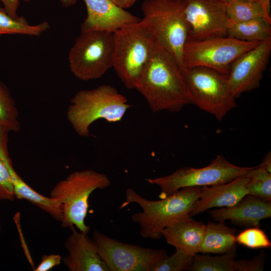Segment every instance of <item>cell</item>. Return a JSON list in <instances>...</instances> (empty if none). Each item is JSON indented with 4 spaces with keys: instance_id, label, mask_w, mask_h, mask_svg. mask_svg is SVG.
Returning <instances> with one entry per match:
<instances>
[{
    "instance_id": "cell-1",
    "label": "cell",
    "mask_w": 271,
    "mask_h": 271,
    "mask_svg": "<svg viewBox=\"0 0 271 271\" xmlns=\"http://www.w3.org/2000/svg\"><path fill=\"white\" fill-rule=\"evenodd\" d=\"M134 89L154 113L178 112L192 104L183 69L174 57L157 43Z\"/></svg>"
},
{
    "instance_id": "cell-2",
    "label": "cell",
    "mask_w": 271,
    "mask_h": 271,
    "mask_svg": "<svg viewBox=\"0 0 271 271\" xmlns=\"http://www.w3.org/2000/svg\"><path fill=\"white\" fill-rule=\"evenodd\" d=\"M201 187L182 188L159 200H150L133 189L125 192V201L119 209L130 203H136L142 211L134 213L131 220L140 226V234L144 238L154 240L162 237V231L175 222L190 216L192 207L198 199Z\"/></svg>"
},
{
    "instance_id": "cell-3",
    "label": "cell",
    "mask_w": 271,
    "mask_h": 271,
    "mask_svg": "<svg viewBox=\"0 0 271 271\" xmlns=\"http://www.w3.org/2000/svg\"><path fill=\"white\" fill-rule=\"evenodd\" d=\"M131 106L114 87L104 84L76 92L71 99L66 116L79 136L88 137L93 122L100 119L109 122L120 121Z\"/></svg>"
},
{
    "instance_id": "cell-4",
    "label": "cell",
    "mask_w": 271,
    "mask_h": 271,
    "mask_svg": "<svg viewBox=\"0 0 271 271\" xmlns=\"http://www.w3.org/2000/svg\"><path fill=\"white\" fill-rule=\"evenodd\" d=\"M113 34L112 67L127 88L134 89L154 51L155 36L142 19Z\"/></svg>"
},
{
    "instance_id": "cell-5",
    "label": "cell",
    "mask_w": 271,
    "mask_h": 271,
    "mask_svg": "<svg viewBox=\"0 0 271 271\" xmlns=\"http://www.w3.org/2000/svg\"><path fill=\"white\" fill-rule=\"evenodd\" d=\"M111 184L105 174L92 170L74 171L58 182L50 191V197L61 205L63 217L61 226H75L79 231L88 234L90 227L85 223L91 193L104 189Z\"/></svg>"
},
{
    "instance_id": "cell-6",
    "label": "cell",
    "mask_w": 271,
    "mask_h": 271,
    "mask_svg": "<svg viewBox=\"0 0 271 271\" xmlns=\"http://www.w3.org/2000/svg\"><path fill=\"white\" fill-rule=\"evenodd\" d=\"M141 10L142 19L156 43L174 57L184 71L183 51L188 37L184 0H145Z\"/></svg>"
},
{
    "instance_id": "cell-7",
    "label": "cell",
    "mask_w": 271,
    "mask_h": 271,
    "mask_svg": "<svg viewBox=\"0 0 271 271\" xmlns=\"http://www.w3.org/2000/svg\"><path fill=\"white\" fill-rule=\"evenodd\" d=\"M114 34L106 31L81 32L68 54L70 70L83 81L101 78L113 65Z\"/></svg>"
},
{
    "instance_id": "cell-8",
    "label": "cell",
    "mask_w": 271,
    "mask_h": 271,
    "mask_svg": "<svg viewBox=\"0 0 271 271\" xmlns=\"http://www.w3.org/2000/svg\"><path fill=\"white\" fill-rule=\"evenodd\" d=\"M184 74L192 104L218 120L237 106L227 75L201 66L190 68Z\"/></svg>"
},
{
    "instance_id": "cell-9",
    "label": "cell",
    "mask_w": 271,
    "mask_h": 271,
    "mask_svg": "<svg viewBox=\"0 0 271 271\" xmlns=\"http://www.w3.org/2000/svg\"><path fill=\"white\" fill-rule=\"evenodd\" d=\"M251 168L234 165L222 155H218L205 167L181 168L170 175L148 179V182L160 187L159 196L163 199L184 188L210 186L229 182L245 174Z\"/></svg>"
},
{
    "instance_id": "cell-10",
    "label": "cell",
    "mask_w": 271,
    "mask_h": 271,
    "mask_svg": "<svg viewBox=\"0 0 271 271\" xmlns=\"http://www.w3.org/2000/svg\"><path fill=\"white\" fill-rule=\"evenodd\" d=\"M259 43L242 41L228 37L187 40L183 51L184 72L192 67L201 66L228 75L233 61Z\"/></svg>"
},
{
    "instance_id": "cell-11",
    "label": "cell",
    "mask_w": 271,
    "mask_h": 271,
    "mask_svg": "<svg viewBox=\"0 0 271 271\" xmlns=\"http://www.w3.org/2000/svg\"><path fill=\"white\" fill-rule=\"evenodd\" d=\"M92 239L109 271H152L168 255L164 249L122 242L96 230H93Z\"/></svg>"
},
{
    "instance_id": "cell-12",
    "label": "cell",
    "mask_w": 271,
    "mask_h": 271,
    "mask_svg": "<svg viewBox=\"0 0 271 271\" xmlns=\"http://www.w3.org/2000/svg\"><path fill=\"white\" fill-rule=\"evenodd\" d=\"M188 28L187 40L227 37L230 20L219 0H184Z\"/></svg>"
},
{
    "instance_id": "cell-13",
    "label": "cell",
    "mask_w": 271,
    "mask_h": 271,
    "mask_svg": "<svg viewBox=\"0 0 271 271\" xmlns=\"http://www.w3.org/2000/svg\"><path fill=\"white\" fill-rule=\"evenodd\" d=\"M270 53L271 37L260 42L233 61L227 77L235 98L259 86Z\"/></svg>"
},
{
    "instance_id": "cell-14",
    "label": "cell",
    "mask_w": 271,
    "mask_h": 271,
    "mask_svg": "<svg viewBox=\"0 0 271 271\" xmlns=\"http://www.w3.org/2000/svg\"><path fill=\"white\" fill-rule=\"evenodd\" d=\"M87 16L81 25V32L106 31L114 33L141 19L120 8L110 0H83Z\"/></svg>"
},
{
    "instance_id": "cell-15",
    "label": "cell",
    "mask_w": 271,
    "mask_h": 271,
    "mask_svg": "<svg viewBox=\"0 0 271 271\" xmlns=\"http://www.w3.org/2000/svg\"><path fill=\"white\" fill-rule=\"evenodd\" d=\"M208 212L215 221L229 220L240 227H260L261 220L271 217V201L247 195L232 206L208 210Z\"/></svg>"
},
{
    "instance_id": "cell-16",
    "label": "cell",
    "mask_w": 271,
    "mask_h": 271,
    "mask_svg": "<svg viewBox=\"0 0 271 271\" xmlns=\"http://www.w3.org/2000/svg\"><path fill=\"white\" fill-rule=\"evenodd\" d=\"M248 179L244 174L225 183L200 188L199 198L189 215L193 217L212 208L232 206L248 195L246 184Z\"/></svg>"
},
{
    "instance_id": "cell-17",
    "label": "cell",
    "mask_w": 271,
    "mask_h": 271,
    "mask_svg": "<svg viewBox=\"0 0 271 271\" xmlns=\"http://www.w3.org/2000/svg\"><path fill=\"white\" fill-rule=\"evenodd\" d=\"M67 238L64 246L68 255L62 258L65 266L70 271H109L98 255L92 238L88 234L78 232L74 227Z\"/></svg>"
},
{
    "instance_id": "cell-18",
    "label": "cell",
    "mask_w": 271,
    "mask_h": 271,
    "mask_svg": "<svg viewBox=\"0 0 271 271\" xmlns=\"http://www.w3.org/2000/svg\"><path fill=\"white\" fill-rule=\"evenodd\" d=\"M206 225L188 216L162 231V237L166 242L194 256L199 252Z\"/></svg>"
},
{
    "instance_id": "cell-19",
    "label": "cell",
    "mask_w": 271,
    "mask_h": 271,
    "mask_svg": "<svg viewBox=\"0 0 271 271\" xmlns=\"http://www.w3.org/2000/svg\"><path fill=\"white\" fill-rule=\"evenodd\" d=\"M206 225L199 253L235 254L237 230L228 226L225 221L209 220Z\"/></svg>"
},
{
    "instance_id": "cell-20",
    "label": "cell",
    "mask_w": 271,
    "mask_h": 271,
    "mask_svg": "<svg viewBox=\"0 0 271 271\" xmlns=\"http://www.w3.org/2000/svg\"><path fill=\"white\" fill-rule=\"evenodd\" d=\"M227 37L242 41L261 42L271 37V23L263 18L239 23L230 21Z\"/></svg>"
},
{
    "instance_id": "cell-21",
    "label": "cell",
    "mask_w": 271,
    "mask_h": 271,
    "mask_svg": "<svg viewBox=\"0 0 271 271\" xmlns=\"http://www.w3.org/2000/svg\"><path fill=\"white\" fill-rule=\"evenodd\" d=\"M50 28L47 22L35 25H30L23 17L14 18L0 8V36L3 35H24L38 36Z\"/></svg>"
},
{
    "instance_id": "cell-22",
    "label": "cell",
    "mask_w": 271,
    "mask_h": 271,
    "mask_svg": "<svg viewBox=\"0 0 271 271\" xmlns=\"http://www.w3.org/2000/svg\"><path fill=\"white\" fill-rule=\"evenodd\" d=\"M234 254L210 255L208 254H195L189 271H236Z\"/></svg>"
},
{
    "instance_id": "cell-23",
    "label": "cell",
    "mask_w": 271,
    "mask_h": 271,
    "mask_svg": "<svg viewBox=\"0 0 271 271\" xmlns=\"http://www.w3.org/2000/svg\"><path fill=\"white\" fill-rule=\"evenodd\" d=\"M229 19L233 22H243L263 18L271 23V18L264 12L258 1H239L225 4Z\"/></svg>"
},
{
    "instance_id": "cell-24",
    "label": "cell",
    "mask_w": 271,
    "mask_h": 271,
    "mask_svg": "<svg viewBox=\"0 0 271 271\" xmlns=\"http://www.w3.org/2000/svg\"><path fill=\"white\" fill-rule=\"evenodd\" d=\"M0 125L10 132L20 129L19 112L10 90L0 81Z\"/></svg>"
},
{
    "instance_id": "cell-25",
    "label": "cell",
    "mask_w": 271,
    "mask_h": 271,
    "mask_svg": "<svg viewBox=\"0 0 271 271\" xmlns=\"http://www.w3.org/2000/svg\"><path fill=\"white\" fill-rule=\"evenodd\" d=\"M245 175L248 179L246 184L248 195L271 201V173L257 166L251 167Z\"/></svg>"
},
{
    "instance_id": "cell-26",
    "label": "cell",
    "mask_w": 271,
    "mask_h": 271,
    "mask_svg": "<svg viewBox=\"0 0 271 271\" xmlns=\"http://www.w3.org/2000/svg\"><path fill=\"white\" fill-rule=\"evenodd\" d=\"M237 244L250 249L269 248L271 242L265 232L259 227H251L236 236Z\"/></svg>"
},
{
    "instance_id": "cell-27",
    "label": "cell",
    "mask_w": 271,
    "mask_h": 271,
    "mask_svg": "<svg viewBox=\"0 0 271 271\" xmlns=\"http://www.w3.org/2000/svg\"><path fill=\"white\" fill-rule=\"evenodd\" d=\"M193 256L184 251L176 249L175 252L170 256H167L159 261L152 271H182L188 270Z\"/></svg>"
},
{
    "instance_id": "cell-28",
    "label": "cell",
    "mask_w": 271,
    "mask_h": 271,
    "mask_svg": "<svg viewBox=\"0 0 271 271\" xmlns=\"http://www.w3.org/2000/svg\"><path fill=\"white\" fill-rule=\"evenodd\" d=\"M16 198L9 172L0 159V201H13Z\"/></svg>"
},
{
    "instance_id": "cell-29",
    "label": "cell",
    "mask_w": 271,
    "mask_h": 271,
    "mask_svg": "<svg viewBox=\"0 0 271 271\" xmlns=\"http://www.w3.org/2000/svg\"><path fill=\"white\" fill-rule=\"evenodd\" d=\"M265 257V254L261 251L250 259L235 260L236 271H262L264 268Z\"/></svg>"
},
{
    "instance_id": "cell-30",
    "label": "cell",
    "mask_w": 271,
    "mask_h": 271,
    "mask_svg": "<svg viewBox=\"0 0 271 271\" xmlns=\"http://www.w3.org/2000/svg\"><path fill=\"white\" fill-rule=\"evenodd\" d=\"M62 258L57 254L43 255L38 265L34 269L35 271H48L53 267L59 265Z\"/></svg>"
},
{
    "instance_id": "cell-31",
    "label": "cell",
    "mask_w": 271,
    "mask_h": 271,
    "mask_svg": "<svg viewBox=\"0 0 271 271\" xmlns=\"http://www.w3.org/2000/svg\"><path fill=\"white\" fill-rule=\"evenodd\" d=\"M20 0H0L2 3L3 9L10 16L14 18H17V10L19 6Z\"/></svg>"
},
{
    "instance_id": "cell-32",
    "label": "cell",
    "mask_w": 271,
    "mask_h": 271,
    "mask_svg": "<svg viewBox=\"0 0 271 271\" xmlns=\"http://www.w3.org/2000/svg\"><path fill=\"white\" fill-rule=\"evenodd\" d=\"M121 9L125 10L132 7L137 0H110Z\"/></svg>"
},
{
    "instance_id": "cell-33",
    "label": "cell",
    "mask_w": 271,
    "mask_h": 271,
    "mask_svg": "<svg viewBox=\"0 0 271 271\" xmlns=\"http://www.w3.org/2000/svg\"><path fill=\"white\" fill-rule=\"evenodd\" d=\"M258 166L264 169L269 173H271V155L270 152H268L263 159L261 163Z\"/></svg>"
},
{
    "instance_id": "cell-34",
    "label": "cell",
    "mask_w": 271,
    "mask_h": 271,
    "mask_svg": "<svg viewBox=\"0 0 271 271\" xmlns=\"http://www.w3.org/2000/svg\"><path fill=\"white\" fill-rule=\"evenodd\" d=\"M262 7L266 14L270 16V0H258L257 1Z\"/></svg>"
},
{
    "instance_id": "cell-35",
    "label": "cell",
    "mask_w": 271,
    "mask_h": 271,
    "mask_svg": "<svg viewBox=\"0 0 271 271\" xmlns=\"http://www.w3.org/2000/svg\"><path fill=\"white\" fill-rule=\"evenodd\" d=\"M25 2H28L31 0H23ZM77 0H60L62 5L65 7H69L74 5Z\"/></svg>"
},
{
    "instance_id": "cell-36",
    "label": "cell",
    "mask_w": 271,
    "mask_h": 271,
    "mask_svg": "<svg viewBox=\"0 0 271 271\" xmlns=\"http://www.w3.org/2000/svg\"><path fill=\"white\" fill-rule=\"evenodd\" d=\"M224 4H229L239 1H257L258 0H219Z\"/></svg>"
},
{
    "instance_id": "cell-37",
    "label": "cell",
    "mask_w": 271,
    "mask_h": 271,
    "mask_svg": "<svg viewBox=\"0 0 271 271\" xmlns=\"http://www.w3.org/2000/svg\"><path fill=\"white\" fill-rule=\"evenodd\" d=\"M1 230H2V227H1V225H0V234H1Z\"/></svg>"
},
{
    "instance_id": "cell-38",
    "label": "cell",
    "mask_w": 271,
    "mask_h": 271,
    "mask_svg": "<svg viewBox=\"0 0 271 271\" xmlns=\"http://www.w3.org/2000/svg\"><path fill=\"white\" fill-rule=\"evenodd\" d=\"M0 8H1V6H0Z\"/></svg>"
}]
</instances>
